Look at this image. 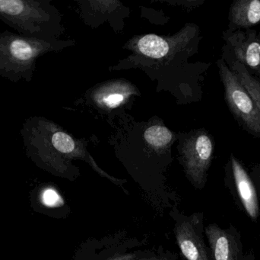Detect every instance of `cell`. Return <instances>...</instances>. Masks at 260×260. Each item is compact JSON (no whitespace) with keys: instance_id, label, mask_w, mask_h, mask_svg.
<instances>
[{"instance_id":"6da1fadb","label":"cell","mask_w":260,"mask_h":260,"mask_svg":"<svg viewBox=\"0 0 260 260\" xmlns=\"http://www.w3.org/2000/svg\"><path fill=\"white\" fill-rule=\"evenodd\" d=\"M56 48L50 40L28 38L10 31L0 33V76L11 82L33 79L38 57Z\"/></svg>"},{"instance_id":"7a4b0ae2","label":"cell","mask_w":260,"mask_h":260,"mask_svg":"<svg viewBox=\"0 0 260 260\" xmlns=\"http://www.w3.org/2000/svg\"><path fill=\"white\" fill-rule=\"evenodd\" d=\"M0 20L19 35L50 40L53 10L44 0H0Z\"/></svg>"},{"instance_id":"3957f363","label":"cell","mask_w":260,"mask_h":260,"mask_svg":"<svg viewBox=\"0 0 260 260\" xmlns=\"http://www.w3.org/2000/svg\"><path fill=\"white\" fill-rule=\"evenodd\" d=\"M218 67L229 111L243 130L260 139L259 107L223 58L218 60Z\"/></svg>"},{"instance_id":"277c9868","label":"cell","mask_w":260,"mask_h":260,"mask_svg":"<svg viewBox=\"0 0 260 260\" xmlns=\"http://www.w3.org/2000/svg\"><path fill=\"white\" fill-rule=\"evenodd\" d=\"M223 38L224 53L244 66L251 74H256L260 70V31L226 30Z\"/></svg>"},{"instance_id":"5b68a950","label":"cell","mask_w":260,"mask_h":260,"mask_svg":"<svg viewBox=\"0 0 260 260\" xmlns=\"http://www.w3.org/2000/svg\"><path fill=\"white\" fill-rule=\"evenodd\" d=\"M213 154V141L206 133L192 136L184 146L183 160L186 174L198 189L204 187Z\"/></svg>"},{"instance_id":"8992f818","label":"cell","mask_w":260,"mask_h":260,"mask_svg":"<svg viewBox=\"0 0 260 260\" xmlns=\"http://www.w3.org/2000/svg\"><path fill=\"white\" fill-rule=\"evenodd\" d=\"M229 167L244 209L250 218L256 219L259 215V201L251 178L234 154L230 156Z\"/></svg>"},{"instance_id":"52a82bcc","label":"cell","mask_w":260,"mask_h":260,"mask_svg":"<svg viewBox=\"0 0 260 260\" xmlns=\"http://www.w3.org/2000/svg\"><path fill=\"white\" fill-rule=\"evenodd\" d=\"M175 235L179 248L186 260H209L204 242L193 221L177 224Z\"/></svg>"},{"instance_id":"ba28073f","label":"cell","mask_w":260,"mask_h":260,"mask_svg":"<svg viewBox=\"0 0 260 260\" xmlns=\"http://www.w3.org/2000/svg\"><path fill=\"white\" fill-rule=\"evenodd\" d=\"M259 24L260 0H237L231 5L228 30H247Z\"/></svg>"},{"instance_id":"9c48e42d","label":"cell","mask_w":260,"mask_h":260,"mask_svg":"<svg viewBox=\"0 0 260 260\" xmlns=\"http://www.w3.org/2000/svg\"><path fill=\"white\" fill-rule=\"evenodd\" d=\"M214 260H240V252L235 237L215 224L206 228Z\"/></svg>"},{"instance_id":"30bf717a","label":"cell","mask_w":260,"mask_h":260,"mask_svg":"<svg viewBox=\"0 0 260 260\" xmlns=\"http://www.w3.org/2000/svg\"><path fill=\"white\" fill-rule=\"evenodd\" d=\"M223 60L225 61L229 68L239 78L243 85L247 89L253 100L260 109V81L256 76L250 73L242 64L234 60L232 56L224 53Z\"/></svg>"},{"instance_id":"8fae6325","label":"cell","mask_w":260,"mask_h":260,"mask_svg":"<svg viewBox=\"0 0 260 260\" xmlns=\"http://www.w3.org/2000/svg\"><path fill=\"white\" fill-rule=\"evenodd\" d=\"M138 46L143 54L154 59L163 57L169 50L168 42L154 35H145L139 40Z\"/></svg>"},{"instance_id":"7c38bea8","label":"cell","mask_w":260,"mask_h":260,"mask_svg":"<svg viewBox=\"0 0 260 260\" xmlns=\"http://www.w3.org/2000/svg\"><path fill=\"white\" fill-rule=\"evenodd\" d=\"M145 140L151 146L156 148H163L171 142L172 139V133L160 125H154L150 127L144 134Z\"/></svg>"},{"instance_id":"4fadbf2b","label":"cell","mask_w":260,"mask_h":260,"mask_svg":"<svg viewBox=\"0 0 260 260\" xmlns=\"http://www.w3.org/2000/svg\"><path fill=\"white\" fill-rule=\"evenodd\" d=\"M40 201L47 208H57L63 205L64 201L59 192L53 187H46L40 194Z\"/></svg>"},{"instance_id":"5bb4252c","label":"cell","mask_w":260,"mask_h":260,"mask_svg":"<svg viewBox=\"0 0 260 260\" xmlns=\"http://www.w3.org/2000/svg\"><path fill=\"white\" fill-rule=\"evenodd\" d=\"M124 98L123 93H112L105 96L103 98V102L109 108H115L124 100Z\"/></svg>"},{"instance_id":"9a60e30c","label":"cell","mask_w":260,"mask_h":260,"mask_svg":"<svg viewBox=\"0 0 260 260\" xmlns=\"http://www.w3.org/2000/svg\"><path fill=\"white\" fill-rule=\"evenodd\" d=\"M137 255L135 253H127V254L117 255L113 257L108 258L106 260H136Z\"/></svg>"},{"instance_id":"2e32d148","label":"cell","mask_w":260,"mask_h":260,"mask_svg":"<svg viewBox=\"0 0 260 260\" xmlns=\"http://www.w3.org/2000/svg\"><path fill=\"white\" fill-rule=\"evenodd\" d=\"M139 260H165L164 259H161V258H150V259H139Z\"/></svg>"},{"instance_id":"e0dca14e","label":"cell","mask_w":260,"mask_h":260,"mask_svg":"<svg viewBox=\"0 0 260 260\" xmlns=\"http://www.w3.org/2000/svg\"><path fill=\"white\" fill-rule=\"evenodd\" d=\"M256 78H257L260 81V70H259V72H258L257 73H256Z\"/></svg>"}]
</instances>
